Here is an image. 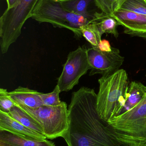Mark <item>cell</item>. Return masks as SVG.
I'll return each instance as SVG.
<instances>
[{
	"label": "cell",
	"instance_id": "cell-15",
	"mask_svg": "<svg viewBox=\"0 0 146 146\" xmlns=\"http://www.w3.org/2000/svg\"><path fill=\"white\" fill-rule=\"evenodd\" d=\"M91 20L97 23L102 35L108 33L112 34L116 38L118 37L117 27L119 24L114 18L103 13H95Z\"/></svg>",
	"mask_w": 146,
	"mask_h": 146
},
{
	"label": "cell",
	"instance_id": "cell-16",
	"mask_svg": "<svg viewBox=\"0 0 146 146\" xmlns=\"http://www.w3.org/2000/svg\"><path fill=\"white\" fill-rule=\"evenodd\" d=\"M8 113L14 119L25 127L39 133L45 135L43 129L42 127L27 113L17 106H15Z\"/></svg>",
	"mask_w": 146,
	"mask_h": 146
},
{
	"label": "cell",
	"instance_id": "cell-4",
	"mask_svg": "<svg viewBox=\"0 0 146 146\" xmlns=\"http://www.w3.org/2000/svg\"><path fill=\"white\" fill-rule=\"evenodd\" d=\"M31 18L39 23H48L54 27L66 28L76 37L82 36L81 28L89 22L85 17L65 9L58 0H39Z\"/></svg>",
	"mask_w": 146,
	"mask_h": 146
},
{
	"label": "cell",
	"instance_id": "cell-12",
	"mask_svg": "<svg viewBox=\"0 0 146 146\" xmlns=\"http://www.w3.org/2000/svg\"><path fill=\"white\" fill-rule=\"evenodd\" d=\"M0 146H56L50 141L30 139L6 130H0Z\"/></svg>",
	"mask_w": 146,
	"mask_h": 146
},
{
	"label": "cell",
	"instance_id": "cell-8",
	"mask_svg": "<svg viewBox=\"0 0 146 146\" xmlns=\"http://www.w3.org/2000/svg\"><path fill=\"white\" fill-rule=\"evenodd\" d=\"M87 57L91 67L90 75L100 74L109 75L119 70L123 64L124 58L118 49L113 48L110 52L101 51L97 47L87 49Z\"/></svg>",
	"mask_w": 146,
	"mask_h": 146
},
{
	"label": "cell",
	"instance_id": "cell-2",
	"mask_svg": "<svg viewBox=\"0 0 146 146\" xmlns=\"http://www.w3.org/2000/svg\"><path fill=\"white\" fill-rule=\"evenodd\" d=\"M97 110L100 118L107 122L120 115L127 101L129 86L127 73L119 69L109 75L102 76L98 80Z\"/></svg>",
	"mask_w": 146,
	"mask_h": 146
},
{
	"label": "cell",
	"instance_id": "cell-6",
	"mask_svg": "<svg viewBox=\"0 0 146 146\" xmlns=\"http://www.w3.org/2000/svg\"><path fill=\"white\" fill-rule=\"evenodd\" d=\"M15 105L27 113L42 127L47 139H53L63 137L67 130L68 110L65 102L62 101L58 106H43L35 109L16 104Z\"/></svg>",
	"mask_w": 146,
	"mask_h": 146
},
{
	"label": "cell",
	"instance_id": "cell-20",
	"mask_svg": "<svg viewBox=\"0 0 146 146\" xmlns=\"http://www.w3.org/2000/svg\"><path fill=\"white\" fill-rule=\"evenodd\" d=\"M15 105V102L12 99L7 89H0V111L9 113Z\"/></svg>",
	"mask_w": 146,
	"mask_h": 146
},
{
	"label": "cell",
	"instance_id": "cell-3",
	"mask_svg": "<svg viewBox=\"0 0 146 146\" xmlns=\"http://www.w3.org/2000/svg\"><path fill=\"white\" fill-rule=\"evenodd\" d=\"M121 146H146V95L132 109L107 122Z\"/></svg>",
	"mask_w": 146,
	"mask_h": 146
},
{
	"label": "cell",
	"instance_id": "cell-9",
	"mask_svg": "<svg viewBox=\"0 0 146 146\" xmlns=\"http://www.w3.org/2000/svg\"><path fill=\"white\" fill-rule=\"evenodd\" d=\"M111 17L124 27L126 34L146 38V15L118 9Z\"/></svg>",
	"mask_w": 146,
	"mask_h": 146
},
{
	"label": "cell",
	"instance_id": "cell-5",
	"mask_svg": "<svg viewBox=\"0 0 146 146\" xmlns=\"http://www.w3.org/2000/svg\"><path fill=\"white\" fill-rule=\"evenodd\" d=\"M39 0H17L15 5L6 9L0 18L1 51L6 54L21 34V29Z\"/></svg>",
	"mask_w": 146,
	"mask_h": 146
},
{
	"label": "cell",
	"instance_id": "cell-18",
	"mask_svg": "<svg viewBox=\"0 0 146 146\" xmlns=\"http://www.w3.org/2000/svg\"><path fill=\"white\" fill-rule=\"evenodd\" d=\"M118 9L146 15V0H116L115 10Z\"/></svg>",
	"mask_w": 146,
	"mask_h": 146
},
{
	"label": "cell",
	"instance_id": "cell-13",
	"mask_svg": "<svg viewBox=\"0 0 146 146\" xmlns=\"http://www.w3.org/2000/svg\"><path fill=\"white\" fill-rule=\"evenodd\" d=\"M146 95L145 86L139 82H132L129 86L127 101L120 115L134 107L144 98Z\"/></svg>",
	"mask_w": 146,
	"mask_h": 146
},
{
	"label": "cell",
	"instance_id": "cell-23",
	"mask_svg": "<svg viewBox=\"0 0 146 146\" xmlns=\"http://www.w3.org/2000/svg\"><path fill=\"white\" fill-rule=\"evenodd\" d=\"M16 1L17 0H6L7 5V9H9L13 7L15 5Z\"/></svg>",
	"mask_w": 146,
	"mask_h": 146
},
{
	"label": "cell",
	"instance_id": "cell-19",
	"mask_svg": "<svg viewBox=\"0 0 146 146\" xmlns=\"http://www.w3.org/2000/svg\"><path fill=\"white\" fill-rule=\"evenodd\" d=\"M60 90L58 86H56L54 90L49 93H43L40 92V97L43 105L45 106H58L61 104L59 98Z\"/></svg>",
	"mask_w": 146,
	"mask_h": 146
},
{
	"label": "cell",
	"instance_id": "cell-11",
	"mask_svg": "<svg viewBox=\"0 0 146 146\" xmlns=\"http://www.w3.org/2000/svg\"><path fill=\"white\" fill-rule=\"evenodd\" d=\"M9 94L16 104L35 109L43 106L40 92L28 88L19 86Z\"/></svg>",
	"mask_w": 146,
	"mask_h": 146
},
{
	"label": "cell",
	"instance_id": "cell-22",
	"mask_svg": "<svg viewBox=\"0 0 146 146\" xmlns=\"http://www.w3.org/2000/svg\"><path fill=\"white\" fill-rule=\"evenodd\" d=\"M97 48L100 50L104 52H110L113 48V47L110 44L109 42L105 39L101 40Z\"/></svg>",
	"mask_w": 146,
	"mask_h": 146
},
{
	"label": "cell",
	"instance_id": "cell-10",
	"mask_svg": "<svg viewBox=\"0 0 146 146\" xmlns=\"http://www.w3.org/2000/svg\"><path fill=\"white\" fill-rule=\"evenodd\" d=\"M0 130H6L30 139L43 141L47 138L27 127L12 117L8 113L0 111Z\"/></svg>",
	"mask_w": 146,
	"mask_h": 146
},
{
	"label": "cell",
	"instance_id": "cell-17",
	"mask_svg": "<svg viewBox=\"0 0 146 146\" xmlns=\"http://www.w3.org/2000/svg\"><path fill=\"white\" fill-rule=\"evenodd\" d=\"M82 36L93 47L97 48L101 42L102 34L96 22L90 21L81 28Z\"/></svg>",
	"mask_w": 146,
	"mask_h": 146
},
{
	"label": "cell",
	"instance_id": "cell-1",
	"mask_svg": "<svg viewBox=\"0 0 146 146\" xmlns=\"http://www.w3.org/2000/svg\"><path fill=\"white\" fill-rule=\"evenodd\" d=\"M94 89L81 87L72 93L68 127L63 138L68 146H121L97 110Z\"/></svg>",
	"mask_w": 146,
	"mask_h": 146
},
{
	"label": "cell",
	"instance_id": "cell-14",
	"mask_svg": "<svg viewBox=\"0 0 146 146\" xmlns=\"http://www.w3.org/2000/svg\"><path fill=\"white\" fill-rule=\"evenodd\" d=\"M63 7L69 12L87 19L90 21L93 15L90 10V6L94 0H58Z\"/></svg>",
	"mask_w": 146,
	"mask_h": 146
},
{
	"label": "cell",
	"instance_id": "cell-21",
	"mask_svg": "<svg viewBox=\"0 0 146 146\" xmlns=\"http://www.w3.org/2000/svg\"><path fill=\"white\" fill-rule=\"evenodd\" d=\"M116 0H94L95 6L102 13L111 17L115 10Z\"/></svg>",
	"mask_w": 146,
	"mask_h": 146
},
{
	"label": "cell",
	"instance_id": "cell-7",
	"mask_svg": "<svg viewBox=\"0 0 146 146\" xmlns=\"http://www.w3.org/2000/svg\"><path fill=\"white\" fill-rule=\"evenodd\" d=\"M86 47L79 46L68 55L63 69L57 80L60 92H69L79 84L80 79L86 74L91 67L87 57Z\"/></svg>",
	"mask_w": 146,
	"mask_h": 146
}]
</instances>
